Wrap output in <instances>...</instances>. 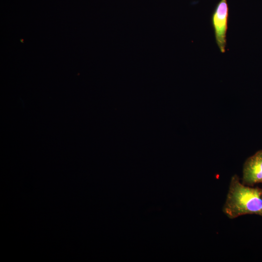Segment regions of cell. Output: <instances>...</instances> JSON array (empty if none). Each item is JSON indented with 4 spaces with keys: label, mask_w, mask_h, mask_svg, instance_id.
<instances>
[{
    "label": "cell",
    "mask_w": 262,
    "mask_h": 262,
    "mask_svg": "<svg viewBox=\"0 0 262 262\" xmlns=\"http://www.w3.org/2000/svg\"><path fill=\"white\" fill-rule=\"evenodd\" d=\"M228 19L229 6L227 0H220L212 14L211 21L216 43L222 53L226 51Z\"/></svg>",
    "instance_id": "cell-2"
},
{
    "label": "cell",
    "mask_w": 262,
    "mask_h": 262,
    "mask_svg": "<svg viewBox=\"0 0 262 262\" xmlns=\"http://www.w3.org/2000/svg\"><path fill=\"white\" fill-rule=\"evenodd\" d=\"M223 212L230 219L249 214L262 216V188L245 185L234 175L230 182Z\"/></svg>",
    "instance_id": "cell-1"
},
{
    "label": "cell",
    "mask_w": 262,
    "mask_h": 262,
    "mask_svg": "<svg viewBox=\"0 0 262 262\" xmlns=\"http://www.w3.org/2000/svg\"><path fill=\"white\" fill-rule=\"evenodd\" d=\"M242 183L249 186L262 183V150L257 151L246 161Z\"/></svg>",
    "instance_id": "cell-3"
}]
</instances>
